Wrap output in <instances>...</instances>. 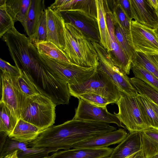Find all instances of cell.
I'll list each match as a JSON object with an SVG mask.
<instances>
[{
    "label": "cell",
    "instance_id": "1",
    "mask_svg": "<svg viewBox=\"0 0 158 158\" xmlns=\"http://www.w3.org/2000/svg\"><path fill=\"white\" fill-rule=\"evenodd\" d=\"M116 130L109 123L73 119L43 131L38 141L40 147L56 152L69 149L78 142Z\"/></svg>",
    "mask_w": 158,
    "mask_h": 158
},
{
    "label": "cell",
    "instance_id": "2",
    "mask_svg": "<svg viewBox=\"0 0 158 158\" xmlns=\"http://www.w3.org/2000/svg\"><path fill=\"white\" fill-rule=\"evenodd\" d=\"M8 47L15 66L31 76L44 63L30 39L19 32L14 27L2 37Z\"/></svg>",
    "mask_w": 158,
    "mask_h": 158
},
{
    "label": "cell",
    "instance_id": "3",
    "mask_svg": "<svg viewBox=\"0 0 158 158\" xmlns=\"http://www.w3.org/2000/svg\"><path fill=\"white\" fill-rule=\"evenodd\" d=\"M64 52L73 64L87 68H97V53L91 41L74 25L64 23Z\"/></svg>",
    "mask_w": 158,
    "mask_h": 158
},
{
    "label": "cell",
    "instance_id": "4",
    "mask_svg": "<svg viewBox=\"0 0 158 158\" xmlns=\"http://www.w3.org/2000/svg\"><path fill=\"white\" fill-rule=\"evenodd\" d=\"M56 106L43 94L29 98L22 110L20 119L43 131L55 123Z\"/></svg>",
    "mask_w": 158,
    "mask_h": 158
},
{
    "label": "cell",
    "instance_id": "5",
    "mask_svg": "<svg viewBox=\"0 0 158 158\" xmlns=\"http://www.w3.org/2000/svg\"><path fill=\"white\" fill-rule=\"evenodd\" d=\"M43 63L31 77L42 94L56 105L68 104L71 96L68 84Z\"/></svg>",
    "mask_w": 158,
    "mask_h": 158
},
{
    "label": "cell",
    "instance_id": "6",
    "mask_svg": "<svg viewBox=\"0 0 158 158\" xmlns=\"http://www.w3.org/2000/svg\"><path fill=\"white\" fill-rule=\"evenodd\" d=\"M68 86L71 95L76 98L84 94L92 93L104 98L111 103H116L121 95V92L109 77L97 69L85 82Z\"/></svg>",
    "mask_w": 158,
    "mask_h": 158
},
{
    "label": "cell",
    "instance_id": "7",
    "mask_svg": "<svg viewBox=\"0 0 158 158\" xmlns=\"http://www.w3.org/2000/svg\"><path fill=\"white\" fill-rule=\"evenodd\" d=\"M118 112L114 113L130 132L141 131L151 128L141 110L135 97L132 98L121 93L117 102Z\"/></svg>",
    "mask_w": 158,
    "mask_h": 158
},
{
    "label": "cell",
    "instance_id": "8",
    "mask_svg": "<svg viewBox=\"0 0 158 158\" xmlns=\"http://www.w3.org/2000/svg\"><path fill=\"white\" fill-rule=\"evenodd\" d=\"M97 53L99 64L97 69L106 74L121 93L134 98L138 94L129 78L115 65L106 50L100 43L91 41Z\"/></svg>",
    "mask_w": 158,
    "mask_h": 158
},
{
    "label": "cell",
    "instance_id": "9",
    "mask_svg": "<svg viewBox=\"0 0 158 158\" xmlns=\"http://www.w3.org/2000/svg\"><path fill=\"white\" fill-rule=\"evenodd\" d=\"M41 60L68 85L83 83L96 72L97 69L80 66L58 61L39 54Z\"/></svg>",
    "mask_w": 158,
    "mask_h": 158
},
{
    "label": "cell",
    "instance_id": "10",
    "mask_svg": "<svg viewBox=\"0 0 158 158\" xmlns=\"http://www.w3.org/2000/svg\"><path fill=\"white\" fill-rule=\"evenodd\" d=\"M1 99L12 114L18 120L22 110L28 98L23 93L18 83L17 78L9 74L1 73Z\"/></svg>",
    "mask_w": 158,
    "mask_h": 158
},
{
    "label": "cell",
    "instance_id": "11",
    "mask_svg": "<svg viewBox=\"0 0 158 158\" xmlns=\"http://www.w3.org/2000/svg\"><path fill=\"white\" fill-rule=\"evenodd\" d=\"M130 31L131 44L135 52L158 55V38L154 30L132 20Z\"/></svg>",
    "mask_w": 158,
    "mask_h": 158
},
{
    "label": "cell",
    "instance_id": "12",
    "mask_svg": "<svg viewBox=\"0 0 158 158\" xmlns=\"http://www.w3.org/2000/svg\"><path fill=\"white\" fill-rule=\"evenodd\" d=\"M65 22L71 23L79 29L91 41L100 43V37L97 19L79 10L60 12Z\"/></svg>",
    "mask_w": 158,
    "mask_h": 158
},
{
    "label": "cell",
    "instance_id": "13",
    "mask_svg": "<svg viewBox=\"0 0 158 158\" xmlns=\"http://www.w3.org/2000/svg\"><path fill=\"white\" fill-rule=\"evenodd\" d=\"M78 104L75 110L73 119L83 121L116 124L125 128L118 118L114 114L109 112L106 107L92 104L79 98Z\"/></svg>",
    "mask_w": 158,
    "mask_h": 158
},
{
    "label": "cell",
    "instance_id": "14",
    "mask_svg": "<svg viewBox=\"0 0 158 158\" xmlns=\"http://www.w3.org/2000/svg\"><path fill=\"white\" fill-rule=\"evenodd\" d=\"M47 27L46 41L56 45L64 52L65 48L64 19L60 12L49 7L46 9Z\"/></svg>",
    "mask_w": 158,
    "mask_h": 158
},
{
    "label": "cell",
    "instance_id": "15",
    "mask_svg": "<svg viewBox=\"0 0 158 158\" xmlns=\"http://www.w3.org/2000/svg\"><path fill=\"white\" fill-rule=\"evenodd\" d=\"M106 13V21L109 33L110 50L108 52L115 65L124 74L129 75L132 63L123 51L115 37L112 16L108 11Z\"/></svg>",
    "mask_w": 158,
    "mask_h": 158
},
{
    "label": "cell",
    "instance_id": "16",
    "mask_svg": "<svg viewBox=\"0 0 158 158\" xmlns=\"http://www.w3.org/2000/svg\"><path fill=\"white\" fill-rule=\"evenodd\" d=\"M130 1L132 19L142 25L155 30L158 26V16L149 0Z\"/></svg>",
    "mask_w": 158,
    "mask_h": 158
},
{
    "label": "cell",
    "instance_id": "17",
    "mask_svg": "<svg viewBox=\"0 0 158 158\" xmlns=\"http://www.w3.org/2000/svg\"><path fill=\"white\" fill-rule=\"evenodd\" d=\"M124 129L118 130L88 139L74 144L73 148H98L108 147L110 145L119 143L127 136Z\"/></svg>",
    "mask_w": 158,
    "mask_h": 158
},
{
    "label": "cell",
    "instance_id": "18",
    "mask_svg": "<svg viewBox=\"0 0 158 158\" xmlns=\"http://www.w3.org/2000/svg\"><path fill=\"white\" fill-rule=\"evenodd\" d=\"M142 150L141 131L130 132L113 149L109 158H125Z\"/></svg>",
    "mask_w": 158,
    "mask_h": 158
},
{
    "label": "cell",
    "instance_id": "19",
    "mask_svg": "<svg viewBox=\"0 0 158 158\" xmlns=\"http://www.w3.org/2000/svg\"><path fill=\"white\" fill-rule=\"evenodd\" d=\"M113 148H77L55 152L49 158H101L109 156Z\"/></svg>",
    "mask_w": 158,
    "mask_h": 158
},
{
    "label": "cell",
    "instance_id": "20",
    "mask_svg": "<svg viewBox=\"0 0 158 158\" xmlns=\"http://www.w3.org/2000/svg\"><path fill=\"white\" fill-rule=\"evenodd\" d=\"M45 9L44 0H31L25 20L22 24L28 37L34 33L42 15Z\"/></svg>",
    "mask_w": 158,
    "mask_h": 158
},
{
    "label": "cell",
    "instance_id": "21",
    "mask_svg": "<svg viewBox=\"0 0 158 158\" xmlns=\"http://www.w3.org/2000/svg\"><path fill=\"white\" fill-rule=\"evenodd\" d=\"M42 131L35 126L20 119L9 136L20 142L29 143L35 140Z\"/></svg>",
    "mask_w": 158,
    "mask_h": 158
},
{
    "label": "cell",
    "instance_id": "22",
    "mask_svg": "<svg viewBox=\"0 0 158 158\" xmlns=\"http://www.w3.org/2000/svg\"><path fill=\"white\" fill-rule=\"evenodd\" d=\"M141 134L144 158L158 154V130L151 128L141 131Z\"/></svg>",
    "mask_w": 158,
    "mask_h": 158
},
{
    "label": "cell",
    "instance_id": "23",
    "mask_svg": "<svg viewBox=\"0 0 158 158\" xmlns=\"http://www.w3.org/2000/svg\"><path fill=\"white\" fill-rule=\"evenodd\" d=\"M97 21L100 37V44L106 50H110L109 33L106 21V13L103 0H95Z\"/></svg>",
    "mask_w": 158,
    "mask_h": 158
},
{
    "label": "cell",
    "instance_id": "24",
    "mask_svg": "<svg viewBox=\"0 0 158 158\" xmlns=\"http://www.w3.org/2000/svg\"><path fill=\"white\" fill-rule=\"evenodd\" d=\"M34 45L40 54L58 61L73 64L63 51L50 41H45L36 43Z\"/></svg>",
    "mask_w": 158,
    "mask_h": 158
},
{
    "label": "cell",
    "instance_id": "25",
    "mask_svg": "<svg viewBox=\"0 0 158 158\" xmlns=\"http://www.w3.org/2000/svg\"><path fill=\"white\" fill-rule=\"evenodd\" d=\"M105 8L110 13L126 31L131 37V21L125 13L118 0H103Z\"/></svg>",
    "mask_w": 158,
    "mask_h": 158
},
{
    "label": "cell",
    "instance_id": "26",
    "mask_svg": "<svg viewBox=\"0 0 158 158\" xmlns=\"http://www.w3.org/2000/svg\"><path fill=\"white\" fill-rule=\"evenodd\" d=\"M31 2V0H6V10L15 23H23Z\"/></svg>",
    "mask_w": 158,
    "mask_h": 158
},
{
    "label": "cell",
    "instance_id": "27",
    "mask_svg": "<svg viewBox=\"0 0 158 158\" xmlns=\"http://www.w3.org/2000/svg\"><path fill=\"white\" fill-rule=\"evenodd\" d=\"M132 64L144 69L158 79V59L157 55H148L135 52L132 60Z\"/></svg>",
    "mask_w": 158,
    "mask_h": 158
},
{
    "label": "cell",
    "instance_id": "28",
    "mask_svg": "<svg viewBox=\"0 0 158 158\" xmlns=\"http://www.w3.org/2000/svg\"><path fill=\"white\" fill-rule=\"evenodd\" d=\"M111 15L114 26L115 37L120 46L132 63L135 52L131 44V37L127 35L117 20Z\"/></svg>",
    "mask_w": 158,
    "mask_h": 158
},
{
    "label": "cell",
    "instance_id": "29",
    "mask_svg": "<svg viewBox=\"0 0 158 158\" xmlns=\"http://www.w3.org/2000/svg\"><path fill=\"white\" fill-rule=\"evenodd\" d=\"M0 131L9 136L19 120L3 103L0 102Z\"/></svg>",
    "mask_w": 158,
    "mask_h": 158
},
{
    "label": "cell",
    "instance_id": "30",
    "mask_svg": "<svg viewBox=\"0 0 158 158\" xmlns=\"http://www.w3.org/2000/svg\"><path fill=\"white\" fill-rule=\"evenodd\" d=\"M21 75L17 78V80L21 91L26 97L31 98L43 94L29 75L21 70Z\"/></svg>",
    "mask_w": 158,
    "mask_h": 158
},
{
    "label": "cell",
    "instance_id": "31",
    "mask_svg": "<svg viewBox=\"0 0 158 158\" xmlns=\"http://www.w3.org/2000/svg\"><path fill=\"white\" fill-rule=\"evenodd\" d=\"M135 98L151 128L158 130V115L151 107L146 97L138 93Z\"/></svg>",
    "mask_w": 158,
    "mask_h": 158
},
{
    "label": "cell",
    "instance_id": "32",
    "mask_svg": "<svg viewBox=\"0 0 158 158\" xmlns=\"http://www.w3.org/2000/svg\"><path fill=\"white\" fill-rule=\"evenodd\" d=\"M130 81L138 93L145 96L158 105V92L135 77L130 78Z\"/></svg>",
    "mask_w": 158,
    "mask_h": 158
},
{
    "label": "cell",
    "instance_id": "33",
    "mask_svg": "<svg viewBox=\"0 0 158 158\" xmlns=\"http://www.w3.org/2000/svg\"><path fill=\"white\" fill-rule=\"evenodd\" d=\"M135 77L158 92V79L144 69L135 64L131 68Z\"/></svg>",
    "mask_w": 158,
    "mask_h": 158
},
{
    "label": "cell",
    "instance_id": "34",
    "mask_svg": "<svg viewBox=\"0 0 158 158\" xmlns=\"http://www.w3.org/2000/svg\"><path fill=\"white\" fill-rule=\"evenodd\" d=\"M6 0H0V38L14 27V22L8 13L6 5Z\"/></svg>",
    "mask_w": 158,
    "mask_h": 158
},
{
    "label": "cell",
    "instance_id": "35",
    "mask_svg": "<svg viewBox=\"0 0 158 158\" xmlns=\"http://www.w3.org/2000/svg\"><path fill=\"white\" fill-rule=\"evenodd\" d=\"M70 10L83 11L97 19L95 0H72Z\"/></svg>",
    "mask_w": 158,
    "mask_h": 158
},
{
    "label": "cell",
    "instance_id": "36",
    "mask_svg": "<svg viewBox=\"0 0 158 158\" xmlns=\"http://www.w3.org/2000/svg\"><path fill=\"white\" fill-rule=\"evenodd\" d=\"M47 27L46 9L43 11L34 33L30 37L32 43H36L46 41Z\"/></svg>",
    "mask_w": 158,
    "mask_h": 158
},
{
    "label": "cell",
    "instance_id": "37",
    "mask_svg": "<svg viewBox=\"0 0 158 158\" xmlns=\"http://www.w3.org/2000/svg\"><path fill=\"white\" fill-rule=\"evenodd\" d=\"M28 147V143L15 140L8 136L2 148L0 150V158L16 151L23 150Z\"/></svg>",
    "mask_w": 158,
    "mask_h": 158
},
{
    "label": "cell",
    "instance_id": "38",
    "mask_svg": "<svg viewBox=\"0 0 158 158\" xmlns=\"http://www.w3.org/2000/svg\"><path fill=\"white\" fill-rule=\"evenodd\" d=\"M51 150L39 147H28L23 150L18 151V158H49Z\"/></svg>",
    "mask_w": 158,
    "mask_h": 158
},
{
    "label": "cell",
    "instance_id": "39",
    "mask_svg": "<svg viewBox=\"0 0 158 158\" xmlns=\"http://www.w3.org/2000/svg\"><path fill=\"white\" fill-rule=\"evenodd\" d=\"M84 100L95 105L102 107H106L111 103L106 98L96 94L92 93L85 94L79 96L77 98Z\"/></svg>",
    "mask_w": 158,
    "mask_h": 158
},
{
    "label": "cell",
    "instance_id": "40",
    "mask_svg": "<svg viewBox=\"0 0 158 158\" xmlns=\"http://www.w3.org/2000/svg\"><path fill=\"white\" fill-rule=\"evenodd\" d=\"M0 69L1 72L7 73L16 78H18L21 75V69L1 58L0 59Z\"/></svg>",
    "mask_w": 158,
    "mask_h": 158
},
{
    "label": "cell",
    "instance_id": "41",
    "mask_svg": "<svg viewBox=\"0 0 158 158\" xmlns=\"http://www.w3.org/2000/svg\"><path fill=\"white\" fill-rule=\"evenodd\" d=\"M118 0L125 13L131 21L133 19L130 0Z\"/></svg>",
    "mask_w": 158,
    "mask_h": 158
},
{
    "label": "cell",
    "instance_id": "42",
    "mask_svg": "<svg viewBox=\"0 0 158 158\" xmlns=\"http://www.w3.org/2000/svg\"><path fill=\"white\" fill-rule=\"evenodd\" d=\"M8 136L6 134L0 131V150L3 147Z\"/></svg>",
    "mask_w": 158,
    "mask_h": 158
},
{
    "label": "cell",
    "instance_id": "43",
    "mask_svg": "<svg viewBox=\"0 0 158 158\" xmlns=\"http://www.w3.org/2000/svg\"><path fill=\"white\" fill-rule=\"evenodd\" d=\"M147 98L151 107L158 115V105L148 99L147 97Z\"/></svg>",
    "mask_w": 158,
    "mask_h": 158
},
{
    "label": "cell",
    "instance_id": "44",
    "mask_svg": "<svg viewBox=\"0 0 158 158\" xmlns=\"http://www.w3.org/2000/svg\"><path fill=\"white\" fill-rule=\"evenodd\" d=\"M131 158H144L142 150L134 153Z\"/></svg>",
    "mask_w": 158,
    "mask_h": 158
},
{
    "label": "cell",
    "instance_id": "45",
    "mask_svg": "<svg viewBox=\"0 0 158 158\" xmlns=\"http://www.w3.org/2000/svg\"><path fill=\"white\" fill-rule=\"evenodd\" d=\"M149 1L151 5L156 10L158 6V0H149Z\"/></svg>",
    "mask_w": 158,
    "mask_h": 158
},
{
    "label": "cell",
    "instance_id": "46",
    "mask_svg": "<svg viewBox=\"0 0 158 158\" xmlns=\"http://www.w3.org/2000/svg\"><path fill=\"white\" fill-rule=\"evenodd\" d=\"M18 151H16L13 153L8 154L3 158H13L17 152Z\"/></svg>",
    "mask_w": 158,
    "mask_h": 158
},
{
    "label": "cell",
    "instance_id": "47",
    "mask_svg": "<svg viewBox=\"0 0 158 158\" xmlns=\"http://www.w3.org/2000/svg\"><path fill=\"white\" fill-rule=\"evenodd\" d=\"M154 31L158 38V26L154 30Z\"/></svg>",
    "mask_w": 158,
    "mask_h": 158
},
{
    "label": "cell",
    "instance_id": "48",
    "mask_svg": "<svg viewBox=\"0 0 158 158\" xmlns=\"http://www.w3.org/2000/svg\"><path fill=\"white\" fill-rule=\"evenodd\" d=\"M150 158H158V154Z\"/></svg>",
    "mask_w": 158,
    "mask_h": 158
},
{
    "label": "cell",
    "instance_id": "49",
    "mask_svg": "<svg viewBox=\"0 0 158 158\" xmlns=\"http://www.w3.org/2000/svg\"><path fill=\"white\" fill-rule=\"evenodd\" d=\"M133 154H134V153L133 154H132V155L129 156H128L126 157L125 158H131L132 156H133Z\"/></svg>",
    "mask_w": 158,
    "mask_h": 158
},
{
    "label": "cell",
    "instance_id": "50",
    "mask_svg": "<svg viewBox=\"0 0 158 158\" xmlns=\"http://www.w3.org/2000/svg\"><path fill=\"white\" fill-rule=\"evenodd\" d=\"M156 12L158 16V4L157 8L156 10Z\"/></svg>",
    "mask_w": 158,
    "mask_h": 158
},
{
    "label": "cell",
    "instance_id": "51",
    "mask_svg": "<svg viewBox=\"0 0 158 158\" xmlns=\"http://www.w3.org/2000/svg\"><path fill=\"white\" fill-rule=\"evenodd\" d=\"M17 153L15 155L13 158H18L17 156Z\"/></svg>",
    "mask_w": 158,
    "mask_h": 158
},
{
    "label": "cell",
    "instance_id": "52",
    "mask_svg": "<svg viewBox=\"0 0 158 158\" xmlns=\"http://www.w3.org/2000/svg\"><path fill=\"white\" fill-rule=\"evenodd\" d=\"M109 158V156L102 157V158Z\"/></svg>",
    "mask_w": 158,
    "mask_h": 158
},
{
    "label": "cell",
    "instance_id": "53",
    "mask_svg": "<svg viewBox=\"0 0 158 158\" xmlns=\"http://www.w3.org/2000/svg\"><path fill=\"white\" fill-rule=\"evenodd\" d=\"M157 57L158 59V55H157Z\"/></svg>",
    "mask_w": 158,
    "mask_h": 158
},
{
    "label": "cell",
    "instance_id": "54",
    "mask_svg": "<svg viewBox=\"0 0 158 158\" xmlns=\"http://www.w3.org/2000/svg\"><path fill=\"white\" fill-rule=\"evenodd\" d=\"M14 158V157H13Z\"/></svg>",
    "mask_w": 158,
    "mask_h": 158
}]
</instances>
